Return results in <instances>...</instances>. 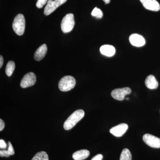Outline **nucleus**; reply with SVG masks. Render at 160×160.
<instances>
[{"label":"nucleus","instance_id":"obj_11","mask_svg":"<svg viewBox=\"0 0 160 160\" xmlns=\"http://www.w3.org/2000/svg\"><path fill=\"white\" fill-rule=\"evenodd\" d=\"M129 40L131 45L136 47H142L146 44L145 38L142 36L136 33L131 34L129 36Z\"/></svg>","mask_w":160,"mask_h":160},{"label":"nucleus","instance_id":"obj_24","mask_svg":"<svg viewBox=\"0 0 160 160\" xmlns=\"http://www.w3.org/2000/svg\"><path fill=\"white\" fill-rule=\"evenodd\" d=\"M103 158L102 155L98 154L97 155L95 156L92 158L91 160H102Z\"/></svg>","mask_w":160,"mask_h":160},{"label":"nucleus","instance_id":"obj_27","mask_svg":"<svg viewBox=\"0 0 160 160\" xmlns=\"http://www.w3.org/2000/svg\"><path fill=\"white\" fill-rule=\"evenodd\" d=\"M106 4H109L110 3V0H103Z\"/></svg>","mask_w":160,"mask_h":160},{"label":"nucleus","instance_id":"obj_22","mask_svg":"<svg viewBox=\"0 0 160 160\" xmlns=\"http://www.w3.org/2000/svg\"><path fill=\"white\" fill-rule=\"evenodd\" d=\"M8 144H9V147H8V151L9 152V153L10 154V155H13L15 153L13 146H12V145L10 142H9Z\"/></svg>","mask_w":160,"mask_h":160},{"label":"nucleus","instance_id":"obj_16","mask_svg":"<svg viewBox=\"0 0 160 160\" xmlns=\"http://www.w3.org/2000/svg\"><path fill=\"white\" fill-rule=\"evenodd\" d=\"M15 68V64L13 61H9L6 65V73L8 76H11Z\"/></svg>","mask_w":160,"mask_h":160},{"label":"nucleus","instance_id":"obj_20","mask_svg":"<svg viewBox=\"0 0 160 160\" xmlns=\"http://www.w3.org/2000/svg\"><path fill=\"white\" fill-rule=\"evenodd\" d=\"M48 0H38L36 3V6L39 9L42 8L43 6L47 3Z\"/></svg>","mask_w":160,"mask_h":160},{"label":"nucleus","instance_id":"obj_18","mask_svg":"<svg viewBox=\"0 0 160 160\" xmlns=\"http://www.w3.org/2000/svg\"><path fill=\"white\" fill-rule=\"evenodd\" d=\"M120 160H132V155L130 151L128 149H123L121 156Z\"/></svg>","mask_w":160,"mask_h":160},{"label":"nucleus","instance_id":"obj_26","mask_svg":"<svg viewBox=\"0 0 160 160\" xmlns=\"http://www.w3.org/2000/svg\"><path fill=\"white\" fill-rule=\"evenodd\" d=\"M4 62V59H3V57L2 55L0 56V68H2Z\"/></svg>","mask_w":160,"mask_h":160},{"label":"nucleus","instance_id":"obj_2","mask_svg":"<svg viewBox=\"0 0 160 160\" xmlns=\"http://www.w3.org/2000/svg\"><path fill=\"white\" fill-rule=\"evenodd\" d=\"M15 32L19 36L24 34L26 28V20L23 14H18L15 17L12 25Z\"/></svg>","mask_w":160,"mask_h":160},{"label":"nucleus","instance_id":"obj_7","mask_svg":"<svg viewBox=\"0 0 160 160\" xmlns=\"http://www.w3.org/2000/svg\"><path fill=\"white\" fill-rule=\"evenodd\" d=\"M131 89L129 87L114 89L111 92V96L115 99L123 101L125 96L131 93Z\"/></svg>","mask_w":160,"mask_h":160},{"label":"nucleus","instance_id":"obj_17","mask_svg":"<svg viewBox=\"0 0 160 160\" xmlns=\"http://www.w3.org/2000/svg\"><path fill=\"white\" fill-rule=\"evenodd\" d=\"M32 160H49V157L46 152L41 151L37 153Z\"/></svg>","mask_w":160,"mask_h":160},{"label":"nucleus","instance_id":"obj_3","mask_svg":"<svg viewBox=\"0 0 160 160\" xmlns=\"http://www.w3.org/2000/svg\"><path fill=\"white\" fill-rule=\"evenodd\" d=\"M76 83L75 79L73 77L66 76L60 80L58 83L59 89L62 91H69L74 88Z\"/></svg>","mask_w":160,"mask_h":160},{"label":"nucleus","instance_id":"obj_15","mask_svg":"<svg viewBox=\"0 0 160 160\" xmlns=\"http://www.w3.org/2000/svg\"><path fill=\"white\" fill-rule=\"evenodd\" d=\"M90 154L89 151L86 149H82L75 152L72 154V157L74 160L86 159Z\"/></svg>","mask_w":160,"mask_h":160},{"label":"nucleus","instance_id":"obj_21","mask_svg":"<svg viewBox=\"0 0 160 160\" xmlns=\"http://www.w3.org/2000/svg\"><path fill=\"white\" fill-rule=\"evenodd\" d=\"M10 156V155L9 154L8 150H1V151H0V156H1V157H5L8 158Z\"/></svg>","mask_w":160,"mask_h":160},{"label":"nucleus","instance_id":"obj_19","mask_svg":"<svg viewBox=\"0 0 160 160\" xmlns=\"http://www.w3.org/2000/svg\"><path fill=\"white\" fill-rule=\"evenodd\" d=\"M92 16L95 17L97 18H102L103 17V12L102 10L95 7L91 12Z\"/></svg>","mask_w":160,"mask_h":160},{"label":"nucleus","instance_id":"obj_13","mask_svg":"<svg viewBox=\"0 0 160 160\" xmlns=\"http://www.w3.org/2000/svg\"><path fill=\"white\" fill-rule=\"evenodd\" d=\"M100 52L102 54L107 57L113 56L116 52L115 49L111 45H103L100 49Z\"/></svg>","mask_w":160,"mask_h":160},{"label":"nucleus","instance_id":"obj_5","mask_svg":"<svg viewBox=\"0 0 160 160\" xmlns=\"http://www.w3.org/2000/svg\"><path fill=\"white\" fill-rule=\"evenodd\" d=\"M66 1L67 0H48L47 5L44 9V14L46 16L51 14Z\"/></svg>","mask_w":160,"mask_h":160},{"label":"nucleus","instance_id":"obj_25","mask_svg":"<svg viewBox=\"0 0 160 160\" xmlns=\"http://www.w3.org/2000/svg\"><path fill=\"white\" fill-rule=\"evenodd\" d=\"M5 123L2 119H0V131H2L5 128Z\"/></svg>","mask_w":160,"mask_h":160},{"label":"nucleus","instance_id":"obj_10","mask_svg":"<svg viewBox=\"0 0 160 160\" xmlns=\"http://www.w3.org/2000/svg\"><path fill=\"white\" fill-rule=\"evenodd\" d=\"M144 8L152 11H158L160 5L156 0H140Z\"/></svg>","mask_w":160,"mask_h":160},{"label":"nucleus","instance_id":"obj_12","mask_svg":"<svg viewBox=\"0 0 160 160\" xmlns=\"http://www.w3.org/2000/svg\"><path fill=\"white\" fill-rule=\"evenodd\" d=\"M47 46L46 44H43L37 49L35 52L34 55L35 60L37 61H41L45 57L46 53H47Z\"/></svg>","mask_w":160,"mask_h":160},{"label":"nucleus","instance_id":"obj_8","mask_svg":"<svg viewBox=\"0 0 160 160\" xmlns=\"http://www.w3.org/2000/svg\"><path fill=\"white\" fill-rule=\"evenodd\" d=\"M143 140L146 145L152 148H160V138L147 133L144 135Z\"/></svg>","mask_w":160,"mask_h":160},{"label":"nucleus","instance_id":"obj_4","mask_svg":"<svg viewBox=\"0 0 160 160\" xmlns=\"http://www.w3.org/2000/svg\"><path fill=\"white\" fill-rule=\"evenodd\" d=\"M74 25V15L72 13H68L62 20L61 29L64 33H67L72 30Z\"/></svg>","mask_w":160,"mask_h":160},{"label":"nucleus","instance_id":"obj_14","mask_svg":"<svg viewBox=\"0 0 160 160\" xmlns=\"http://www.w3.org/2000/svg\"><path fill=\"white\" fill-rule=\"evenodd\" d=\"M145 84L147 88L149 89H156L158 86V83L154 76L149 75L145 80Z\"/></svg>","mask_w":160,"mask_h":160},{"label":"nucleus","instance_id":"obj_23","mask_svg":"<svg viewBox=\"0 0 160 160\" xmlns=\"http://www.w3.org/2000/svg\"><path fill=\"white\" fill-rule=\"evenodd\" d=\"M7 148V145L3 140H0V148L1 149H5Z\"/></svg>","mask_w":160,"mask_h":160},{"label":"nucleus","instance_id":"obj_1","mask_svg":"<svg viewBox=\"0 0 160 160\" xmlns=\"http://www.w3.org/2000/svg\"><path fill=\"white\" fill-rule=\"evenodd\" d=\"M85 116V112L82 109H78L74 111L64 122L63 127L65 130L72 129Z\"/></svg>","mask_w":160,"mask_h":160},{"label":"nucleus","instance_id":"obj_9","mask_svg":"<svg viewBox=\"0 0 160 160\" xmlns=\"http://www.w3.org/2000/svg\"><path fill=\"white\" fill-rule=\"evenodd\" d=\"M128 129V125L125 123H122L112 128L109 132L114 136L120 137L124 134Z\"/></svg>","mask_w":160,"mask_h":160},{"label":"nucleus","instance_id":"obj_6","mask_svg":"<svg viewBox=\"0 0 160 160\" xmlns=\"http://www.w3.org/2000/svg\"><path fill=\"white\" fill-rule=\"evenodd\" d=\"M36 82V76L33 72H29L23 77L20 86L22 88H28L33 86Z\"/></svg>","mask_w":160,"mask_h":160}]
</instances>
